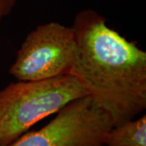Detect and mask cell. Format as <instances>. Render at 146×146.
Wrapping results in <instances>:
<instances>
[{
	"mask_svg": "<svg viewBox=\"0 0 146 146\" xmlns=\"http://www.w3.org/2000/svg\"><path fill=\"white\" fill-rule=\"evenodd\" d=\"M77 55L70 74L106 112L113 127L146 108V52L108 26L92 9L76 14L72 26Z\"/></svg>",
	"mask_w": 146,
	"mask_h": 146,
	"instance_id": "cell-1",
	"label": "cell"
},
{
	"mask_svg": "<svg viewBox=\"0 0 146 146\" xmlns=\"http://www.w3.org/2000/svg\"><path fill=\"white\" fill-rule=\"evenodd\" d=\"M89 96L71 74L41 80H18L0 90V146L75 100Z\"/></svg>",
	"mask_w": 146,
	"mask_h": 146,
	"instance_id": "cell-2",
	"label": "cell"
},
{
	"mask_svg": "<svg viewBox=\"0 0 146 146\" xmlns=\"http://www.w3.org/2000/svg\"><path fill=\"white\" fill-rule=\"evenodd\" d=\"M77 55L72 26L51 21L31 31L19 49L9 73L17 80H41L70 74Z\"/></svg>",
	"mask_w": 146,
	"mask_h": 146,
	"instance_id": "cell-3",
	"label": "cell"
},
{
	"mask_svg": "<svg viewBox=\"0 0 146 146\" xmlns=\"http://www.w3.org/2000/svg\"><path fill=\"white\" fill-rule=\"evenodd\" d=\"M57 113L42 129L23 134L7 146H105L113 123L89 96L73 101Z\"/></svg>",
	"mask_w": 146,
	"mask_h": 146,
	"instance_id": "cell-4",
	"label": "cell"
},
{
	"mask_svg": "<svg viewBox=\"0 0 146 146\" xmlns=\"http://www.w3.org/2000/svg\"><path fill=\"white\" fill-rule=\"evenodd\" d=\"M105 146H146V115L113 127L106 134Z\"/></svg>",
	"mask_w": 146,
	"mask_h": 146,
	"instance_id": "cell-5",
	"label": "cell"
},
{
	"mask_svg": "<svg viewBox=\"0 0 146 146\" xmlns=\"http://www.w3.org/2000/svg\"><path fill=\"white\" fill-rule=\"evenodd\" d=\"M17 0H0V31L3 19L8 16L16 7Z\"/></svg>",
	"mask_w": 146,
	"mask_h": 146,
	"instance_id": "cell-6",
	"label": "cell"
}]
</instances>
